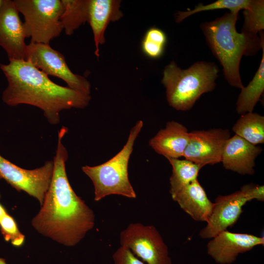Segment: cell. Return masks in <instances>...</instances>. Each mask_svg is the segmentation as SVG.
Instances as JSON below:
<instances>
[{"instance_id":"cell-1","label":"cell","mask_w":264,"mask_h":264,"mask_svg":"<svg viewBox=\"0 0 264 264\" xmlns=\"http://www.w3.org/2000/svg\"><path fill=\"white\" fill-rule=\"evenodd\" d=\"M67 132L63 127L58 132L50 184L41 208L32 225L40 234L66 246L78 243L94 225L93 211L78 197L68 180L66 162L68 153L62 143Z\"/></svg>"},{"instance_id":"cell-2","label":"cell","mask_w":264,"mask_h":264,"mask_svg":"<svg viewBox=\"0 0 264 264\" xmlns=\"http://www.w3.org/2000/svg\"><path fill=\"white\" fill-rule=\"evenodd\" d=\"M0 68L8 82L2 95L10 106L27 104L43 111L52 125L60 122V112L72 108L84 109L91 100L89 94L61 86L26 60H10Z\"/></svg>"},{"instance_id":"cell-3","label":"cell","mask_w":264,"mask_h":264,"mask_svg":"<svg viewBox=\"0 0 264 264\" xmlns=\"http://www.w3.org/2000/svg\"><path fill=\"white\" fill-rule=\"evenodd\" d=\"M239 13L227 12L213 21L202 22L200 27L214 57L222 66L224 77L231 86L244 87L240 73L243 55L252 56L264 44V32L254 34L237 32Z\"/></svg>"},{"instance_id":"cell-4","label":"cell","mask_w":264,"mask_h":264,"mask_svg":"<svg viewBox=\"0 0 264 264\" xmlns=\"http://www.w3.org/2000/svg\"><path fill=\"white\" fill-rule=\"evenodd\" d=\"M219 71L213 62L198 61L183 69L171 61L161 80L169 105L177 110H190L201 95L215 89Z\"/></svg>"},{"instance_id":"cell-5","label":"cell","mask_w":264,"mask_h":264,"mask_svg":"<svg viewBox=\"0 0 264 264\" xmlns=\"http://www.w3.org/2000/svg\"><path fill=\"white\" fill-rule=\"evenodd\" d=\"M143 126L138 120L131 128L123 148L107 161L94 166L82 167V171L92 181L94 188V200L108 196L117 195L130 198H136L128 174V165L134 142Z\"/></svg>"},{"instance_id":"cell-6","label":"cell","mask_w":264,"mask_h":264,"mask_svg":"<svg viewBox=\"0 0 264 264\" xmlns=\"http://www.w3.org/2000/svg\"><path fill=\"white\" fill-rule=\"evenodd\" d=\"M18 11L24 16V25L31 42L49 44L63 29L60 18L61 0H14Z\"/></svg>"},{"instance_id":"cell-7","label":"cell","mask_w":264,"mask_h":264,"mask_svg":"<svg viewBox=\"0 0 264 264\" xmlns=\"http://www.w3.org/2000/svg\"><path fill=\"white\" fill-rule=\"evenodd\" d=\"M121 246L147 264H171L168 248L153 225L130 223L120 234Z\"/></svg>"},{"instance_id":"cell-8","label":"cell","mask_w":264,"mask_h":264,"mask_svg":"<svg viewBox=\"0 0 264 264\" xmlns=\"http://www.w3.org/2000/svg\"><path fill=\"white\" fill-rule=\"evenodd\" d=\"M25 60L48 76L62 79L68 88L90 94L89 82L84 76L72 72L64 56L49 44L30 42L26 46Z\"/></svg>"},{"instance_id":"cell-9","label":"cell","mask_w":264,"mask_h":264,"mask_svg":"<svg viewBox=\"0 0 264 264\" xmlns=\"http://www.w3.org/2000/svg\"><path fill=\"white\" fill-rule=\"evenodd\" d=\"M53 161L33 170L22 169L0 154V179L5 180L18 191H23L36 198L41 205L49 187L53 172Z\"/></svg>"},{"instance_id":"cell-10","label":"cell","mask_w":264,"mask_h":264,"mask_svg":"<svg viewBox=\"0 0 264 264\" xmlns=\"http://www.w3.org/2000/svg\"><path fill=\"white\" fill-rule=\"evenodd\" d=\"M230 137L228 130L220 128L189 132L183 157L202 167L221 162L224 145Z\"/></svg>"},{"instance_id":"cell-11","label":"cell","mask_w":264,"mask_h":264,"mask_svg":"<svg viewBox=\"0 0 264 264\" xmlns=\"http://www.w3.org/2000/svg\"><path fill=\"white\" fill-rule=\"evenodd\" d=\"M19 13L13 0H4L0 9V46L9 61L25 60L27 36Z\"/></svg>"},{"instance_id":"cell-12","label":"cell","mask_w":264,"mask_h":264,"mask_svg":"<svg viewBox=\"0 0 264 264\" xmlns=\"http://www.w3.org/2000/svg\"><path fill=\"white\" fill-rule=\"evenodd\" d=\"M251 200L241 190L228 195L218 196L206 225L199 232V236L204 239H212L226 230L236 223L242 212L243 206Z\"/></svg>"},{"instance_id":"cell-13","label":"cell","mask_w":264,"mask_h":264,"mask_svg":"<svg viewBox=\"0 0 264 264\" xmlns=\"http://www.w3.org/2000/svg\"><path fill=\"white\" fill-rule=\"evenodd\" d=\"M264 244V237L225 230L211 239L207 245V251L216 262L230 264L236 260L239 254Z\"/></svg>"},{"instance_id":"cell-14","label":"cell","mask_w":264,"mask_h":264,"mask_svg":"<svg viewBox=\"0 0 264 264\" xmlns=\"http://www.w3.org/2000/svg\"><path fill=\"white\" fill-rule=\"evenodd\" d=\"M262 150L261 147L235 134L225 143L221 162L226 170L242 175H252L255 173V159Z\"/></svg>"},{"instance_id":"cell-15","label":"cell","mask_w":264,"mask_h":264,"mask_svg":"<svg viewBox=\"0 0 264 264\" xmlns=\"http://www.w3.org/2000/svg\"><path fill=\"white\" fill-rule=\"evenodd\" d=\"M120 0H89L88 21L91 28L95 46L94 52L99 57V46L105 43V33L110 22L123 17Z\"/></svg>"},{"instance_id":"cell-16","label":"cell","mask_w":264,"mask_h":264,"mask_svg":"<svg viewBox=\"0 0 264 264\" xmlns=\"http://www.w3.org/2000/svg\"><path fill=\"white\" fill-rule=\"evenodd\" d=\"M189 139V132L182 124L175 121L168 122L149 142L157 154L167 159L183 156Z\"/></svg>"},{"instance_id":"cell-17","label":"cell","mask_w":264,"mask_h":264,"mask_svg":"<svg viewBox=\"0 0 264 264\" xmlns=\"http://www.w3.org/2000/svg\"><path fill=\"white\" fill-rule=\"evenodd\" d=\"M172 198L194 220L206 222L208 220L214 203L208 198L198 179L184 187Z\"/></svg>"},{"instance_id":"cell-18","label":"cell","mask_w":264,"mask_h":264,"mask_svg":"<svg viewBox=\"0 0 264 264\" xmlns=\"http://www.w3.org/2000/svg\"><path fill=\"white\" fill-rule=\"evenodd\" d=\"M259 68L248 85L241 89L236 103V110L239 114L253 112L264 91V44Z\"/></svg>"},{"instance_id":"cell-19","label":"cell","mask_w":264,"mask_h":264,"mask_svg":"<svg viewBox=\"0 0 264 264\" xmlns=\"http://www.w3.org/2000/svg\"><path fill=\"white\" fill-rule=\"evenodd\" d=\"M167 159L172 168V173L170 178V193L172 197L197 179L198 173L203 167L186 159Z\"/></svg>"},{"instance_id":"cell-20","label":"cell","mask_w":264,"mask_h":264,"mask_svg":"<svg viewBox=\"0 0 264 264\" xmlns=\"http://www.w3.org/2000/svg\"><path fill=\"white\" fill-rule=\"evenodd\" d=\"M63 10L60 22L67 35L88 21L89 0H61Z\"/></svg>"},{"instance_id":"cell-21","label":"cell","mask_w":264,"mask_h":264,"mask_svg":"<svg viewBox=\"0 0 264 264\" xmlns=\"http://www.w3.org/2000/svg\"><path fill=\"white\" fill-rule=\"evenodd\" d=\"M236 134L257 146L264 143V116L253 112L242 114L232 128Z\"/></svg>"},{"instance_id":"cell-22","label":"cell","mask_w":264,"mask_h":264,"mask_svg":"<svg viewBox=\"0 0 264 264\" xmlns=\"http://www.w3.org/2000/svg\"><path fill=\"white\" fill-rule=\"evenodd\" d=\"M256 0H218L204 5L199 3L191 10L178 11L176 15V22L180 23L188 17L198 12L217 9H228L230 12L239 13L241 10L252 8Z\"/></svg>"},{"instance_id":"cell-23","label":"cell","mask_w":264,"mask_h":264,"mask_svg":"<svg viewBox=\"0 0 264 264\" xmlns=\"http://www.w3.org/2000/svg\"><path fill=\"white\" fill-rule=\"evenodd\" d=\"M167 42L166 34L162 30L151 27L146 31L141 41V50L151 59H158L164 53Z\"/></svg>"},{"instance_id":"cell-24","label":"cell","mask_w":264,"mask_h":264,"mask_svg":"<svg viewBox=\"0 0 264 264\" xmlns=\"http://www.w3.org/2000/svg\"><path fill=\"white\" fill-rule=\"evenodd\" d=\"M244 22L242 31L257 34L264 29V0H256L253 7L243 10Z\"/></svg>"},{"instance_id":"cell-25","label":"cell","mask_w":264,"mask_h":264,"mask_svg":"<svg viewBox=\"0 0 264 264\" xmlns=\"http://www.w3.org/2000/svg\"><path fill=\"white\" fill-rule=\"evenodd\" d=\"M0 229L5 241L15 246H21L24 236L20 231L13 218L7 213L0 220Z\"/></svg>"},{"instance_id":"cell-26","label":"cell","mask_w":264,"mask_h":264,"mask_svg":"<svg viewBox=\"0 0 264 264\" xmlns=\"http://www.w3.org/2000/svg\"><path fill=\"white\" fill-rule=\"evenodd\" d=\"M114 264H145L128 248L120 246L113 253Z\"/></svg>"},{"instance_id":"cell-27","label":"cell","mask_w":264,"mask_h":264,"mask_svg":"<svg viewBox=\"0 0 264 264\" xmlns=\"http://www.w3.org/2000/svg\"><path fill=\"white\" fill-rule=\"evenodd\" d=\"M241 190L243 191L251 199L259 201L264 200V185L248 184L242 186Z\"/></svg>"},{"instance_id":"cell-28","label":"cell","mask_w":264,"mask_h":264,"mask_svg":"<svg viewBox=\"0 0 264 264\" xmlns=\"http://www.w3.org/2000/svg\"><path fill=\"white\" fill-rule=\"evenodd\" d=\"M7 213L4 207L0 203V220Z\"/></svg>"},{"instance_id":"cell-29","label":"cell","mask_w":264,"mask_h":264,"mask_svg":"<svg viewBox=\"0 0 264 264\" xmlns=\"http://www.w3.org/2000/svg\"><path fill=\"white\" fill-rule=\"evenodd\" d=\"M0 264H7L5 259L0 257Z\"/></svg>"},{"instance_id":"cell-30","label":"cell","mask_w":264,"mask_h":264,"mask_svg":"<svg viewBox=\"0 0 264 264\" xmlns=\"http://www.w3.org/2000/svg\"><path fill=\"white\" fill-rule=\"evenodd\" d=\"M4 0H0V9L3 3Z\"/></svg>"}]
</instances>
